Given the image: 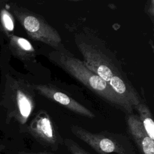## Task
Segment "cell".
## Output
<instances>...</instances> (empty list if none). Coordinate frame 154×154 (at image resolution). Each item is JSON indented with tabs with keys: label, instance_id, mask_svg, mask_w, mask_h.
<instances>
[{
	"label": "cell",
	"instance_id": "8992f818",
	"mask_svg": "<svg viewBox=\"0 0 154 154\" xmlns=\"http://www.w3.org/2000/svg\"><path fill=\"white\" fill-rule=\"evenodd\" d=\"M34 88L42 96L60 104L76 114L90 119L95 117L94 114L91 111L53 85L37 84L34 85Z\"/></svg>",
	"mask_w": 154,
	"mask_h": 154
},
{
	"label": "cell",
	"instance_id": "277c9868",
	"mask_svg": "<svg viewBox=\"0 0 154 154\" xmlns=\"http://www.w3.org/2000/svg\"><path fill=\"white\" fill-rule=\"evenodd\" d=\"M29 132L34 138L49 151L55 152L60 146L64 145V138L46 111L41 110L37 114L29 126Z\"/></svg>",
	"mask_w": 154,
	"mask_h": 154
},
{
	"label": "cell",
	"instance_id": "6da1fadb",
	"mask_svg": "<svg viewBox=\"0 0 154 154\" xmlns=\"http://www.w3.org/2000/svg\"><path fill=\"white\" fill-rule=\"evenodd\" d=\"M75 44L83 57L85 66L98 75L132 109L141 102L140 97L116 54L106 43L89 28L74 35Z\"/></svg>",
	"mask_w": 154,
	"mask_h": 154
},
{
	"label": "cell",
	"instance_id": "8fae6325",
	"mask_svg": "<svg viewBox=\"0 0 154 154\" xmlns=\"http://www.w3.org/2000/svg\"><path fill=\"white\" fill-rule=\"evenodd\" d=\"M2 20L5 28L9 31H12L14 28V25L10 16L7 13H5L2 15Z\"/></svg>",
	"mask_w": 154,
	"mask_h": 154
},
{
	"label": "cell",
	"instance_id": "3957f363",
	"mask_svg": "<svg viewBox=\"0 0 154 154\" xmlns=\"http://www.w3.org/2000/svg\"><path fill=\"white\" fill-rule=\"evenodd\" d=\"M70 131L99 154H137L130 138L122 134L106 131L92 132L78 125H72Z\"/></svg>",
	"mask_w": 154,
	"mask_h": 154
},
{
	"label": "cell",
	"instance_id": "30bf717a",
	"mask_svg": "<svg viewBox=\"0 0 154 154\" xmlns=\"http://www.w3.org/2000/svg\"><path fill=\"white\" fill-rule=\"evenodd\" d=\"M64 145L67 148L69 154H91L70 138H64Z\"/></svg>",
	"mask_w": 154,
	"mask_h": 154
},
{
	"label": "cell",
	"instance_id": "7a4b0ae2",
	"mask_svg": "<svg viewBox=\"0 0 154 154\" xmlns=\"http://www.w3.org/2000/svg\"><path fill=\"white\" fill-rule=\"evenodd\" d=\"M48 58L52 63L79 81L111 106L126 114L132 113L133 109L125 103L106 82L88 69L82 61L75 57L64 47L49 53Z\"/></svg>",
	"mask_w": 154,
	"mask_h": 154
},
{
	"label": "cell",
	"instance_id": "7c38bea8",
	"mask_svg": "<svg viewBox=\"0 0 154 154\" xmlns=\"http://www.w3.org/2000/svg\"><path fill=\"white\" fill-rule=\"evenodd\" d=\"M21 154H57L49 150L37 151V152H23Z\"/></svg>",
	"mask_w": 154,
	"mask_h": 154
},
{
	"label": "cell",
	"instance_id": "ba28073f",
	"mask_svg": "<svg viewBox=\"0 0 154 154\" xmlns=\"http://www.w3.org/2000/svg\"><path fill=\"white\" fill-rule=\"evenodd\" d=\"M134 109L138 113V116L146 134L152 140H154V122L150 109L147 105L141 102L137 105Z\"/></svg>",
	"mask_w": 154,
	"mask_h": 154
},
{
	"label": "cell",
	"instance_id": "9c48e42d",
	"mask_svg": "<svg viewBox=\"0 0 154 154\" xmlns=\"http://www.w3.org/2000/svg\"><path fill=\"white\" fill-rule=\"evenodd\" d=\"M17 103L22 122H25L30 116L34 106V101L32 95L19 90L17 93Z\"/></svg>",
	"mask_w": 154,
	"mask_h": 154
},
{
	"label": "cell",
	"instance_id": "52a82bcc",
	"mask_svg": "<svg viewBox=\"0 0 154 154\" xmlns=\"http://www.w3.org/2000/svg\"><path fill=\"white\" fill-rule=\"evenodd\" d=\"M128 132L140 154H154V140L146 134L137 115L126 114Z\"/></svg>",
	"mask_w": 154,
	"mask_h": 154
},
{
	"label": "cell",
	"instance_id": "5b68a950",
	"mask_svg": "<svg viewBox=\"0 0 154 154\" xmlns=\"http://www.w3.org/2000/svg\"><path fill=\"white\" fill-rule=\"evenodd\" d=\"M22 23L33 39L46 44L55 50L64 48L59 32L42 16L26 14L23 18Z\"/></svg>",
	"mask_w": 154,
	"mask_h": 154
}]
</instances>
